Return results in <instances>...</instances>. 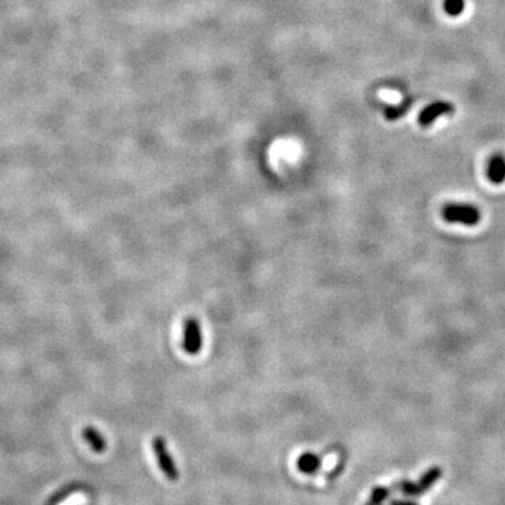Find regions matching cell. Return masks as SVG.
I'll list each match as a JSON object with an SVG mask.
<instances>
[{"label":"cell","mask_w":505,"mask_h":505,"mask_svg":"<svg viewBox=\"0 0 505 505\" xmlns=\"http://www.w3.org/2000/svg\"><path fill=\"white\" fill-rule=\"evenodd\" d=\"M296 466H298L301 473L309 474V476H313L319 471V469L321 467V458L317 454L313 452H305L298 458V462H296Z\"/></svg>","instance_id":"cell-7"},{"label":"cell","mask_w":505,"mask_h":505,"mask_svg":"<svg viewBox=\"0 0 505 505\" xmlns=\"http://www.w3.org/2000/svg\"><path fill=\"white\" fill-rule=\"evenodd\" d=\"M152 449L153 454L156 456V462L162 470V473L169 480H177L178 479V470L177 466L174 463V459L171 456V454L167 449L166 441L163 439V436H155L152 441Z\"/></svg>","instance_id":"cell-3"},{"label":"cell","mask_w":505,"mask_h":505,"mask_svg":"<svg viewBox=\"0 0 505 505\" xmlns=\"http://www.w3.org/2000/svg\"><path fill=\"white\" fill-rule=\"evenodd\" d=\"M465 10V0H445V12L449 16H459Z\"/></svg>","instance_id":"cell-10"},{"label":"cell","mask_w":505,"mask_h":505,"mask_svg":"<svg viewBox=\"0 0 505 505\" xmlns=\"http://www.w3.org/2000/svg\"><path fill=\"white\" fill-rule=\"evenodd\" d=\"M389 495H391V490L388 487H375L371 493L369 504L382 505L386 500L389 498Z\"/></svg>","instance_id":"cell-9"},{"label":"cell","mask_w":505,"mask_h":505,"mask_svg":"<svg viewBox=\"0 0 505 505\" xmlns=\"http://www.w3.org/2000/svg\"><path fill=\"white\" fill-rule=\"evenodd\" d=\"M487 175L494 184H502L505 182V158L502 155H494L490 159Z\"/></svg>","instance_id":"cell-6"},{"label":"cell","mask_w":505,"mask_h":505,"mask_svg":"<svg viewBox=\"0 0 505 505\" xmlns=\"http://www.w3.org/2000/svg\"><path fill=\"white\" fill-rule=\"evenodd\" d=\"M454 112V106L448 101H435L432 104H430L428 107H426L423 110V112L420 114L419 121L421 124V127H430L436 118L442 116V115H448Z\"/></svg>","instance_id":"cell-5"},{"label":"cell","mask_w":505,"mask_h":505,"mask_svg":"<svg viewBox=\"0 0 505 505\" xmlns=\"http://www.w3.org/2000/svg\"><path fill=\"white\" fill-rule=\"evenodd\" d=\"M389 505H420V504L411 500H392Z\"/></svg>","instance_id":"cell-11"},{"label":"cell","mask_w":505,"mask_h":505,"mask_svg":"<svg viewBox=\"0 0 505 505\" xmlns=\"http://www.w3.org/2000/svg\"><path fill=\"white\" fill-rule=\"evenodd\" d=\"M202 345H204V334L201 323L197 317H188L184 323L183 349L190 355H197L201 352Z\"/></svg>","instance_id":"cell-4"},{"label":"cell","mask_w":505,"mask_h":505,"mask_svg":"<svg viewBox=\"0 0 505 505\" xmlns=\"http://www.w3.org/2000/svg\"><path fill=\"white\" fill-rule=\"evenodd\" d=\"M442 217L448 223H459L463 226H476L480 219V211L470 204H447L442 210Z\"/></svg>","instance_id":"cell-1"},{"label":"cell","mask_w":505,"mask_h":505,"mask_svg":"<svg viewBox=\"0 0 505 505\" xmlns=\"http://www.w3.org/2000/svg\"><path fill=\"white\" fill-rule=\"evenodd\" d=\"M83 438L84 441L90 445V448L96 452V454H101L106 451L107 442L104 439V436L93 427H87L83 431Z\"/></svg>","instance_id":"cell-8"},{"label":"cell","mask_w":505,"mask_h":505,"mask_svg":"<svg viewBox=\"0 0 505 505\" xmlns=\"http://www.w3.org/2000/svg\"><path fill=\"white\" fill-rule=\"evenodd\" d=\"M442 478V469L435 466L428 469L417 483L404 480L399 483V490L407 497H421L426 491H428L439 479Z\"/></svg>","instance_id":"cell-2"}]
</instances>
